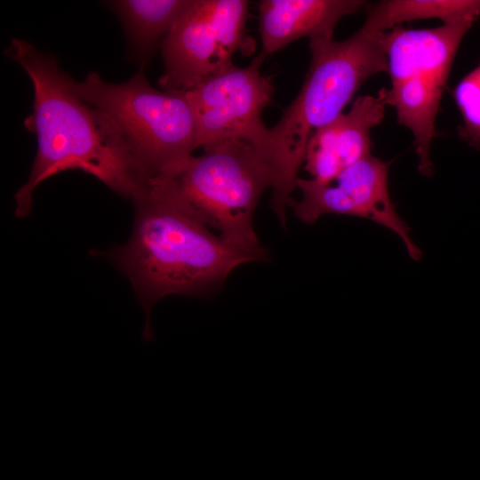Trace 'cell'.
<instances>
[{
	"mask_svg": "<svg viewBox=\"0 0 480 480\" xmlns=\"http://www.w3.org/2000/svg\"><path fill=\"white\" fill-rule=\"evenodd\" d=\"M192 0H116L108 5L122 20L130 49L141 68L172 31Z\"/></svg>",
	"mask_w": 480,
	"mask_h": 480,
	"instance_id": "cell-12",
	"label": "cell"
},
{
	"mask_svg": "<svg viewBox=\"0 0 480 480\" xmlns=\"http://www.w3.org/2000/svg\"><path fill=\"white\" fill-rule=\"evenodd\" d=\"M5 53L23 68L34 86L32 113L24 126L37 139L28 180L14 196L15 215L28 216L36 188L67 170L89 173L125 198L138 197L148 180L116 128L79 96L57 60L20 38L11 40Z\"/></svg>",
	"mask_w": 480,
	"mask_h": 480,
	"instance_id": "cell-1",
	"label": "cell"
},
{
	"mask_svg": "<svg viewBox=\"0 0 480 480\" xmlns=\"http://www.w3.org/2000/svg\"><path fill=\"white\" fill-rule=\"evenodd\" d=\"M133 201L131 237L108 255L131 281L146 313L142 338L152 341L150 312L158 300L173 294L211 296L238 266L260 260L211 232L168 176L148 180Z\"/></svg>",
	"mask_w": 480,
	"mask_h": 480,
	"instance_id": "cell-2",
	"label": "cell"
},
{
	"mask_svg": "<svg viewBox=\"0 0 480 480\" xmlns=\"http://www.w3.org/2000/svg\"><path fill=\"white\" fill-rule=\"evenodd\" d=\"M453 96L463 120L460 136L480 148V65L460 81Z\"/></svg>",
	"mask_w": 480,
	"mask_h": 480,
	"instance_id": "cell-14",
	"label": "cell"
},
{
	"mask_svg": "<svg viewBox=\"0 0 480 480\" xmlns=\"http://www.w3.org/2000/svg\"><path fill=\"white\" fill-rule=\"evenodd\" d=\"M74 86L110 121L148 181L172 173L199 148L196 116L186 92L154 88L144 68L123 83L91 72Z\"/></svg>",
	"mask_w": 480,
	"mask_h": 480,
	"instance_id": "cell-5",
	"label": "cell"
},
{
	"mask_svg": "<svg viewBox=\"0 0 480 480\" xmlns=\"http://www.w3.org/2000/svg\"><path fill=\"white\" fill-rule=\"evenodd\" d=\"M364 5L361 0L260 1V52L267 57L302 37L331 39L339 20Z\"/></svg>",
	"mask_w": 480,
	"mask_h": 480,
	"instance_id": "cell-11",
	"label": "cell"
},
{
	"mask_svg": "<svg viewBox=\"0 0 480 480\" xmlns=\"http://www.w3.org/2000/svg\"><path fill=\"white\" fill-rule=\"evenodd\" d=\"M384 35L364 24L341 41H309L310 65L300 91L268 128L265 144L274 172L269 204L282 226L286 225V212L312 133L340 116L371 76L387 71Z\"/></svg>",
	"mask_w": 480,
	"mask_h": 480,
	"instance_id": "cell-3",
	"label": "cell"
},
{
	"mask_svg": "<svg viewBox=\"0 0 480 480\" xmlns=\"http://www.w3.org/2000/svg\"><path fill=\"white\" fill-rule=\"evenodd\" d=\"M265 59L260 52L246 67L233 64L185 92L196 112L199 148L229 139L265 143L262 113L274 93L272 76L260 71Z\"/></svg>",
	"mask_w": 480,
	"mask_h": 480,
	"instance_id": "cell-9",
	"label": "cell"
},
{
	"mask_svg": "<svg viewBox=\"0 0 480 480\" xmlns=\"http://www.w3.org/2000/svg\"><path fill=\"white\" fill-rule=\"evenodd\" d=\"M389 164L371 155L326 182L299 177L296 188L301 197L293 199L290 207L299 220L309 225L331 213L370 220L398 236L410 258L420 260L422 252L389 194Z\"/></svg>",
	"mask_w": 480,
	"mask_h": 480,
	"instance_id": "cell-8",
	"label": "cell"
},
{
	"mask_svg": "<svg viewBox=\"0 0 480 480\" xmlns=\"http://www.w3.org/2000/svg\"><path fill=\"white\" fill-rule=\"evenodd\" d=\"M480 16V0H388L376 4L364 23L386 32L415 20L438 19L443 24L469 20Z\"/></svg>",
	"mask_w": 480,
	"mask_h": 480,
	"instance_id": "cell-13",
	"label": "cell"
},
{
	"mask_svg": "<svg viewBox=\"0 0 480 480\" xmlns=\"http://www.w3.org/2000/svg\"><path fill=\"white\" fill-rule=\"evenodd\" d=\"M473 23L420 29L397 26L384 36L391 84L380 92L386 105L395 108L398 124L412 132L418 169L424 176L433 173L430 147L437 112L455 55Z\"/></svg>",
	"mask_w": 480,
	"mask_h": 480,
	"instance_id": "cell-6",
	"label": "cell"
},
{
	"mask_svg": "<svg viewBox=\"0 0 480 480\" xmlns=\"http://www.w3.org/2000/svg\"><path fill=\"white\" fill-rule=\"evenodd\" d=\"M168 174L183 203L206 226L244 252L269 260L253 227L258 203L274 173L257 141L229 139L203 148Z\"/></svg>",
	"mask_w": 480,
	"mask_h": 480,
	"instance_id": "cell-4",
	"label": "cell"
},
{
	"mask_svg": "<svg viewBox=\"0 0 480 480\" xmlns=\"http://www.w3.org/2000/svg\"><path fill=\"white\" fill-rule=\"evenodd\" d=\"M250 2L192 0L161 45L163 90L186 92L233 65L236 52L250 53L246 33Z\"/></svg>",
	"mask_w": 480,
	"mask_h": 480,
	"instance_id": "cell-7",
	"label": "cell"
},
{
	"mask_svg": "<svg viewBox=\"0 0 480 480\" xmlns=\"http://www.w3.org/2000/svg\"><path fill=\"white\" fill-rule=\"evenodd\" d=\"M380 90L377 96L357 97L347 113H341L310 136L304 168L313 179L326 182L357 161L371 156V130L385 116Z\"/></svg>",
	"mask_w": 480,
	"mask_h": 480,
	"instance_id": "cell-10",
	"label": "cell"
}]
</instances>
